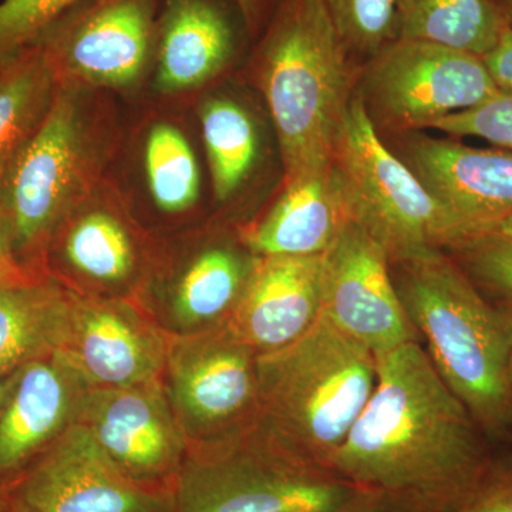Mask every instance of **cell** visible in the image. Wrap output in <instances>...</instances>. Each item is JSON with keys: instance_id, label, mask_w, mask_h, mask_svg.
I'll return each instance as SVG.
<instances>
[{"instance_id": "9", "label": "cell", "mask_w": 512, "mask_h": 512, "mask_svg": "<svg viewBox=\"0 0 512 512\" xmlns=\"http://www.w3.org/2000/svg\"><path fill=\"white\" fill-rule=\"evenodd\" d=\"M363 76L367 114L394 131L433 127L500 92L483 57L414 40L384 46Z\"/></svg>"}, {"instance_id": "36", "label": "cell", "mask_w": 512, "mask_h": 512, "mask_svg": "<svg viewBox=\"0 0 512 512\" xmlns=\"http://www.w3.org/2000/svg\"><path fill=\"white\" fill-rule=\"evenodd\" d=\"M474 234H495L501 237L512 238V215L504 218V220L491 222V224L483 225L471 231L468 235ZM466 235V237H468Z\"/></svg>"}, {"instance_id": "35", "label": "cell", "mask_w": 512, "mask_h": 512, "mask_svg": "<svg viewBox=\"0 0 512 512\" xmlns=\"http://www.w3.org/2000/svg\"><path fill=\"white\" fill-rule=\"evenodd\" d=\"M245 22H247L248 29H256L269 12V5L272 0H235Z\"/></svg>"}, {"instance_id": "7", "label": "cell", "mask_w": 512, "mask_h": 512, "mask_svg": "<svg viewBox=\"0 0 512 512\" xmlns=\"http://www.w3.org/2000/svg\"><path fill=\"white\" fill-rule=\"evenodd\" d=\"M89 170L86 131L76 97L66 84L42 126L16 154L0 181V208L16 255L47 274V251L57 229L76 210Z\"/></svg>"}, {"instance_id": "22", "label": "cell", "mask_w": 512, "mask_h": 512, "mask_svg": "<svg viewBox=\"0 0 512 512\" xmlns=\"http://www.w3.org/2000/svg\"><path fill=\"white\" fill-rule=\"evenodd\" d=\"M70 303L69 289L53 276L0 289V376L62 348Z\"/></svg>"}, {"instance_id": "24", "label": "cell", "mask_w": 512, "mask_h": 512, "mask_svg": "<svg viewBox=\"0 0 512 512\" xmlns=\"http://www.w3.org/2000/svg\"><path fill=\"white\" fill-rule=\"evenodd\" d=\"M57 90L55 70L35 43L0 57V181L42 126Z\"/></svg>"}, {"instance_id": "29", "label": "cell", "mask_w": 512, "mask_h": 512, "mask_svg": "<svg viewBox=\"0 0 512 512\" xmlns=\"http://www.w3.org/2000/svg\"><path fill=\"white\" fill-rule=\"evenodd\" d=\"M84 0H2L0 57L30 45L57 19Z\"/></svg>"}, {"instance_id": "40", "label": "cell", "mask_w": 512, "mask_h": 512, "mask_svg": "<svg viewBox=\"0 0 512 512\" xmlns=\"http://www.w3.org/2000/svg\"><path fill=\"white\" fill-rule=\"evenodd\" d=\"M6 504H8V493L5 490H0V512H5Z\"/></svg>"}, {"instance_id": "28", "label": "cell", "mask_w": 512, "mask_h": 512, "mask_svg": "<svg viewBox=\"0 0 512 512\" xmlns=\"http://www.w3.org/2000/svg\"><path fill=\"white\" fill-rule=\"evenodd\" d=\"M446 249L481 292L512 306V238L474 234Z\"/></svg>"}, {"instance_id": "5", "label": "cell", "mask_w": 512, "mask_h": 512, "mask_svg": "<svg viewBox=\"0 0 512 512\" xmlns=\"http://www.w3.org/2000/svg\"><path fill=\"white\" fill-rule=\"evenodd\" d=\"M360 490L261 419L229 439L188 446L175 512H330Z\"/></svg>"}, {"instance_id": "12", "label": "cell", "mask_w": 512, "mask_h": 512, "mask_svg": "<svg viewBox=\"0 0 512 512\" xmlns=\"http://www.w3.org/2000/svg\"><path fill=\"white\" fill-rule=\"evenodd\" d=\"M322 315L375 356L421 342L397 295L389 256L355 221L323 254Z\"/></svg>"}, {"instance_id": "10", "label": "cell", "mask_w": 512, "mask_h": 512, "mask_svg": "<svg viewBox=\"0 0 512 512\" xmlns=\"http://www.w3.org/2000/svg\"><path fill=\"white\" fill-rule=\"evenodd\" d=\"M6 491L32 512H175L174 490L128 476L80 423Z\"/></svg>"}, {"instance_id": "23", "label": "cell", "mask_w": 512, "mask_h": 512, "mask_svg": "<svg viewBox=\"0 0 512 512\" xmlns=\"http://www.w3.org/2000/svg\"><path fill=\"white\" fill-rule=\"evenodd\" d=\"M396 40L433 43L484 57L508 26L494 0H394Z\"/></svg>"}, {"instance_id": "30", "label": "cell", "mask_w": 512, "mask_h": 512, "mask_svg": "<svg viewBox=\"0 0 512 512\" xmlns=\"http://www.w3.org/2000/svg\"><path fill=\"white\" fill-rule=\"evenodd\" d=\"M431 128L451 136L483 138L495 146L512 150V93L500 90L471 109L443 117Z\"/></svg>"}, {"instance_id": "2", "label": "cell", "mask_w": 512, "mask_h": 512, "mask_svg": "<svg viewBox=\"0 0 512 512\" xmlns=\"http://www.w3.org/2000/svg\"><path fill=\"white\" fill-rule=\"evenodd\" d=\"M431 363L493 443L512 441V306L494 305L444 252L390 264Z\"/></svg>"}, {"instance_id": "8", "label": "cell", "mask_w": 512, "mask_h": 512, "mask_svg": "<svg viewBox=\"0 0 512 512\" xmlns=\"http://www.w3.org/2000/svg\"><path fill=\"white\" fill-rule=\"evenodd\" d=\"M258 356L228 322L170 336L163 383L188 446L229 439L261 420Z\"/></svg>"}, {"instance_id": "37", "label": "cell", "mask_w": 512, "mask_h": 512, "mask_svg": "<svg viewBox=\"0 0 512 512\" xmlns=\"http://www.w3.org/2000/svg\"><path fill=\"white\" fill-rule=\"evenodd\" d=\"M15 375V373H13ZM13 375L0 376V410H2L3 404L6 402L10 387H12Z\"/></svg>"}, {"instance_id": "32", "label": "cell", "mask_w": 512, "mask_h": 512, "mask_svg": "<svg viewBox=\"0 0 512 512\" xmlns=\"http://www.w3.org/2000/svg\"><path fill=\"white\" fill-rule=\"evenodd\" d=\"M50 275H39L20 262L13 247L12 235L5 214L0 208V289L30 284Z\"/></svg>"}, {"instance_id": "26", "label": "cell", "mask_w": 512, "mask_h": 512, "mask_svg": "<svg viewBox=\"0 0 512 512\" xmlns=\"http://www.w3.org/2000/svg\"><path fill=\"white\" fill-rule=\"evenodd\" d=\"M148 190L158 210L180 214L200 195V171L187 138L170 124L151 128L146 143Z\"/></svg>"}, {"instance_id": "41", "label": "cell", "mask_w": 512, "mask_h": 512, "mask_svg": "<svg viewBox=\"0 0 512 512\" xmlns=\"http://www.w3.org/2000/svg\"><path fill=\"white\" fill-rule=\"evenodd\" d=\"M508 376H510V383L512 387V349L510 353V362H508Z\"/></svg>"}, {"instance_id": "21", "label": "cell", "mask_w": 512, "mask_h": 512, "mask_svg": "<svg viewBox=\"0 0 512 512\" xmlns=\"http://www.w3.org/2000/svg\"><path fill=\"white\" fill-rule=\"evenodd\" d=\"M53 259L66 275L83 282L79 293L113 298H124L121 291L136 281L140 261L130 229L104 210L86 211L77 217L72 212L52 239L46 266Z\"/></svg>"}, {"instance_id": "17", "label": "cell", "mask_w": 512, "mask_h": 512, "mask_svg": "<svg viewBox=\"0 0 512 512\" xmlns=\"http://www.w3.org/2000/svg\"><path fill=\"white\" fill-rule=\"evenodd\" d=\"M322 255L256 256L228 325L258 355L302 338L322 315Z\"/></svg>"}, {"instance_id": "20", "label": "cell", "mask_w": 512, "mask_h": 512, "mask_svg": "<svg viewBox=\"0 0 512 512\" xmlns=\"http://www.w3.org/2000/svg\"><path fill=\"white\" fill-rule=\"evenodd\" d=\"M256 255L234 245L195 252L148 315L167 335L202 332L227 323L244 292Z\"/></svg>"}, {"instance_id": "6", "label": "cell", "mask_w": 512, "mask_h": 512, "mask_svg": "<svg viewBox=\"0 0 512 512\" xmlns=\"http://www.w3.org/2000/svg\"><path fill=\"white\" fill-rule=\"evenodd\" d=\"M352 220L390 264L446 249L463 234L450 212L383 143L359 94L352 97L335 158Z\"/></svg>"}, {"instance_id": "18", "label": "cell", "mask_w": 512, "mask_h": 512, "mask_svg": "<svg viewBox=\"0 0 512 512\" xmlns=\"http://www.w3.org/2000/svg\"><path fill=\"white\" fill-rule=\"evenodd\" d=\"M350 221L348 191L333 163L286 181L284 194L241 241L256 256L322 255Z\"/></svg>"}, {"instance_id": "3", "label": "cell", "mask_w": 512, "mask_h": 512, "mask_svg": "<svg viewBox=\"0 0 512 512\" xmlns=\"http://www.w3.org/2000/svg\"><path fill=\"white\" fill-rule=\"evenodd\" d=\"M350 59L322 0L279 2L258 62L286 181L335 163L353 97Z\"/></svg>"}, {"instance_id": "33", "label": "cell", "mask_w": 512, "mask_h": 512, "mask_svg": "<svg viewBox=\"0 0 512 512\" xmlns=\"http://www.w3.org/2000/svg\"><path fill=\"white\" fill-rule=\"evenodd\" d=\"M498 89L512 93V26L505 28L497 46L483 57Z\"/></svg>"}, {"instance_id": "4", "label": "cell", "mask_w": 512, "mask_h": 512, "mask_svg": "<svg viewBox=\"0 0 512 512\" xmlns=\"http://www.w3.org/2000/svg\"><path fill=\"white\" fill-rule=\"evenodd\" d=\"M262 417L303 454L328 466L375 392V353L326 316L285 348L258 356Z\"/></svg>"}, {"instance_id": "11", "label": "cell", "mask_w": 512, "mask_h": 512, "mask_svg": "<svg viewBox=\"0 0 512 512\" xmlns=\"http://www.w3.org/2000/svg\"><path fill=\"white\" fill-rule=\"evenodd\" d=\"M158 0H84L33 40L57 82L124 87L136 82L157 47Z\"/></svg>"}, {"instance_id": "16", "label": "cell", "mask_w": 512, "mask_h": 512, "mask_svg": "<svg viewBox=\"0 0 512 512\" xmlns=\"http://www.w3.org/2000/svg\"><path fill=\"white\" fill-rule=\"evenodd\" d=\"M402 161L461 225V238L511 217L512 150L413 137L404 143Z\"/></svg>"}, {"instance_id": "19", "label": "cell", "mask_w": 512, "mask_h": 512, "mask_svg": "<svg viewBox=\"0 0 512 512\" xmlns=\"http://www.w3.org/2000/svg\"><path fill=\"white\" fill-rule=\"evenodd\" d=\"M237 42L221 0H165L158 18V87L177 93L207 83L227 66Z\"/></svg>"}, {"instance_id": "39", "label": "cell", "mask_w": 512, "mask_h": 512, "mask_svg": "<svg viewBox=\"0 0 512 512\" xmlns=\"http://www.w3.org/2000/svg\"><path fill=\"white\" fill-rule=\"evenodd\" d=\"M494 2L497 3L498 8L503 12L508 25L512 26V0H494Z\"/></svg>"}, {"instance_id": "25", "label": "cell", "mask_w": 512, "mask_h": 512, "mask_svg": "<svg viewBox=\"0 0 512 512\" xmlns=\"http://www.w3.org/2000/svg\"><path fill=\"white\" fill-rule=\"evenodd\" d=\"M200 117L215 197L225 201L254 167L258 153L255 126L247 111L227 99L208 101Z\"/></svg>"}, {"instance_id": "34", "label": "cell", "mask_w": 512, "mask_h": 512, "mask_svg": "<svg viewBox=\"0 0 512 512\" xmlns=\"http://www.w3.org/2000/svg\"><path fill=\"white\" fill-rule=\"evenodd\" d=\"M330 512H409L386 494L375 490H360L359 493Z\"/></svg>"}, {"instance_id": "15", "label": "cell", "mask_w": 512, "mask_h": 512, "mask_svg": "<svg viewBox=\"0 0 512 512\" xmlns=\"http://www.w3.org/2000/svg\"><path fill=\"white\" fill-rule=\"evenodd\" d=\"M90 387L59 350L15 372L0 410V490L76 423Z\"/></svg>"}, {"instance_id": "13", "label": "cell", "mask_w": 512, "mask_h": 512, "mask_svg": "<svg viewBox=\"0 0 512 512\" xmlns=\"http://www.w3.org/2000/svg\"><path fill=\"white\" fill-rule=\"evenodd\" d=\"M76 423L138 483L174 490L188 443L163 380L126 387H90Z\"/></svg>"}, {"instance_id": "14", "label": "cell", "mask_w": 512, "mask_h": 512, "mask_svg": "<svg viewBox=\"0 0 512 512\" xmlns=\"http://www.w3.org/2000/svg\"><path fill=\"white\" fill-rule=\"evenodd\" d=\"M70 298L69 325L59 352L90 386L163 380L170 335L136 301L73 291Z\"/></svg>"}, {"instance_id": "38", "label": "cell", "mask_w": 512, "mask_h": 512, "mask_svg": "<svg viewBox=\"0 0 512 512\" xmlns=\"http://www.w3.org/2000/svg\"><path fill=\"white\" fill-rule=\"evenodd\" d=\"M8 493V491H6ZM5 512H32L29 508H26L25 505L20 503L18 498L13 497L8 493V504H6Z\"/></svg>"}, {"instance_id": "1", "label": "cell", "mask_w": 512, "mask_h": 512, "mask_svg": "<svg viewBox=\"0 0 512 512\" xmlns=\"http://www.w3.org/2000/svg\"><path fill=\"white\" fill-rule=\"evenodd\" d=\"M375 392L328 467L409 512L460 503L495 453L421 342L376 356Z\"/></svg>"}, {"instance_id": "27", "label": "cell", "mask_w": 512, "mask_h": 512, "mask_svg": "<svg viewBox=\"0 0 512 512\" xmlns=\"http://www.w3.org/2000/svg\"><path fill=\"white\" fill-rule=\"evenodd\" d=\"M350 56L372 59L397 39L394 0H322Z\"/></svg>"}, {"instance_id": "31", "label": "cell", "mask_w": 512, "mask_h": 512, "mask_svg": "<svg viewBox=\"0 0 512 512\" xmlns=\"http://www.w3.org/2000/svg\"><path fill=\"white\" fill-rule=\"evenodd\" d=\"M446 512H512V453L495 454L470 493Z\"/></svg>"}]
</instances>
